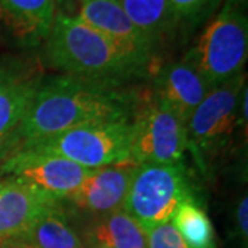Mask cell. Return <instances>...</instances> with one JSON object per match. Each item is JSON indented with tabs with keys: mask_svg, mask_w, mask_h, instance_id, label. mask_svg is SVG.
<instances>
[{
	"mask_svg": "<svg viewBox=\"0 0 248 248\" xmlns=\"http://www.w3.org/2000/svg\"><path fill=\"white\" fill-rule=\"evenodd\" d=\"M21 148H22V140L17 133V130L0 137V167L10 156H13Z\"/></svg>",
	"mask_w": 248,
	"mask_h": 248,
	"instance_id": "7402d4cb",
	"label": "cell"
},
{
	"mask_svg": "<svg viewBox=\"0 0 248 248\" xmlns=\"http://www.w3.org/2000/svg\"><path fill=\"white\" fill-rule=\"evenodd\" d=\"M145 231L148 248H187L171 221L145 228Z\"/></svg>",
	"mask_w": 248,
	"mask_h": 248,
	"instance_id": "ffe728a7",
	"label": "cell"
},
{
	"mask_svg": "<svg viewBox=\"0 0 248 248\" xmlns=\"http://www.w3.org/2000/svg\"><path fill=\"white\" fill-rule=\"evenodd\" d=\"M137 102L119 81L66 73L43 78L17 133L24 145L80 125L131 120Z\"/></svg>",
	"mask_w": 248,
	"mask_h": 248,
	"instance_id": "6da1fadb",
	"label": "cell"
},
{
	"mask_svg": "<svg viewBox=\"0 0 248 248\" xmlns=\"http://www.w3.org/2000/svg\"><path fill=\"white\" fill-rule=\"evenodd\" d=\"M133 120L87 124L48 138L24 143L22 148L68 159L90 170L130 161Z\"/></svg>",
	"mask_w": 248,
	"mask_h": 248,
	"instance_id": "277c9868",
	"label": "cell"
},
{
	"mask_svg": "<svg viewBox=\"0 0 248 248\" xmlns=\"http://www.w3.org/2000/svg\"><path fill=\"white\" fill-rule=\"evenodd\" d=\"M137 164L133 160L91 171L71 195L61 199L73 211L84 217H101L124 207Z\"/></svg>",
	"mask_w": 248,
	"mask_h": 248,
	"instance_id": "9c48e42d",
	"label": "cell"
},
{
	"mask_svg": "<svg viewBox=\"0 0 248 248\" xmlns=\"http://www.w3.org/2000/svg\"><path fill=\"white\" fill-rule=\"evenodd\" d=\"M171 223L187 248H217L213 222L196 200L181 204L172 215Z\"/></svg>",
	"mask_w": 248,
	"mask_h": 248,
	"instance_id": "ac0fdd59",
	"label": "cell"
},
{
	"mask_svg": "<svg viewBox=\"0 0 248 248\" xmlns=\"http://www.w3.org/2000/svg\"><path fill=\"white\" fill-rule=\"evenodd\" d=\"M93 170L55 155L21 148L0 167V177L27 184L61 200L79 187Z\"/></svg>",
	"mask_w": 248,
	"mask_h": 248,
	"instance_id": "ba28073f",
	"label": "cell"
},
{
	"mask_svg": "<svg viewBox=\"0 0 248 248\" xmlns=\"http://www.w3.org/2000/svg\"><path fill=\"white\" fill-rule=\"evenodd\" d=\"M124 13L157 51L169 37L175 35L169 0H119Z\"/></svg>",
	"mask_w": 248,
	"mask_h": 248,
	"instance_id": "e0dca14e",
	"label": "cell"
},
{
	"mask_svg": "<svg viewBox=\"0 0 248 248\" xmlns=\"http://www.w3.org/2000/svg\"><path fill=\"white\" fill-rule=\"evenodd\" d=\"M45 61L53 69L122 83L146 71V62L75 16L57 13L45 40Z\"/></svg>",
	"mask_w": 248,
	"mask_h": 248,
	"instance_id": "7a4b0ae2",
	"label": "cell"
},
{
	"mask_svg": "<svg viewBox=\"0 0 248 248\" xmlns=\"http://www.w3.org/2000/svg\"><path fill=\"white\" fill-rule=\"evenodd\" d=\"M246 72L210 90L187 119V149L196 159H208L231 141L239 122V108L246 89Z\"/></svg>",
	"mask_w": 248,
	"mask_h": 248,
	"instance_id": "8992f818",
	"label": "cell"
},
{
	"mask_svg": "<svg viewBox=\"0 0 248 248\" xmlns=\"http://www.w3.org/2000/svg\"><path fill=\"white\" fill-rule=\"evenodd\" d=\"M234 233L239 237L240 244L247 248L248 243V197L244 193L240 197L239 203L234 208Z\"/></svg>",
	"mask_w": 248,
	"mask_h": 248,
	"instance_id": "44dd1931",
	"label": "cell"
},
{
	"mask_svg": "<svg viewBox=\"0 0 248 248\" xmlns=\"http://www.w3.org/2000/svg\"><path fill=\"white\" fill-rule=\"evenodd\" d=\"M42 79L32 61L0 57V137L17 130Z\"/></svg>",
	"mask_w": 248,
	"mask_h": 248,
	"instance_id": "30bf717a",
	"label": "cell"
},
{
	"mask_svg": "<svg viewBox=\"0 0 248 248\" xmlns=\"http://www.w3.org/2000/svg\"><path fill=\"white\" fill-rule=\"evenodd\" d=\"M80 237L86 248H148L145 228L124 208L93 218Z\"/></svg>",
	"mask_w": 248,
	"mask_h": 248,
	"instance_id": "9a60e30c",
	"label": "cell"
},
{
	"mask_svg": "<svg viewBox=\"0 0 248 248\" xmlns=\"http://www.w3.org/2000/svg\"><path fill=\"white\" fill-rule=\"evenodd\" d=\"M223 0H169L175 33L192 32L218 11Z\"/></svg>",
	"mask_w": 248,
	"mask_h": 248,
	"instance_id": "d6986e66",
	"label": "cell"
},
{
	"mask_svg": "<svg viewBox=\"0 0 248 248\" xmlns=\"http://www.w3.org/2000/svg\"><path fill=\"white\" fill-rule=\"evenodd\" d=\"M57 0H0V22L18 43H45L55 18Z\"/></svg>",
	"mask_w": 248,
	"mask_h": 248,
	"instance_id": "5bb4252c",
	"label": "cell"
},
{
	"mask_svg": "<svg viewBox=\"0 0 248 248\" xmlns=\"http://www.w3.org/2000/svg\"><path fill=\"white\" fill-rule=\"evenodd\" d=\"M210 90L203 78L182 60L163 65L155 78V98L185 124Z\"/></svg>",
	"mask_w": 248,
	"mask_h": 248,
	"instance_id": "4fadbf2b",
	"label": "cell"
},
{
	"mask_svg": "<svg viewBox=\"0 0 248 248\" xmlns=\"http://www.w3.org/2000/svg\"><path fill=\"white\" fill-rule=\"evenodd\" d=\"M57 1H65V0H57ZM76 1H79L80 3V1H83V0H76Z\"/></svg>",
	"mask_w": 248,
	"mask_h": 248,
	"instance_id": "cb8c5ba5",
	"label": "cell"
},
{
	"mask_svg": "<svg viewBox=\"0 0 248 248\" xmlns=\"http://www.w3.org/2000/svg\"><path fill=\"white\" fill-rule=\"evenodd\" d=\"M247 57V0H223L182 61L214 89L241 75Z\"/></svg>",
	"mask_w": 248,
	"mask_h": 248,
	"instance_id": "3957f363",
	"label": "cell"
},
{
	"mask_svg": "<svg viewBox=\"0 0 248 248\" xmlns=\"http://www.w3.org/2000/svg\"><path fill=\"white\" fill-rule=\"evenodd\" d=\"M0 248H36L31 244H27L24 241H11V243H7L4 246H0Z\"/></svg>",
	"mask_w": 248,
	"mask_h": 248,
	"instance_id": "603a6c76",
	"label": "cell"
},
{
	"mask_svg": "<svg viewBox=\"0 0 248 248\" xmlns=\"http://www.w3.org/2000/svg\"><path fill=\"white\" fill-rule=\"evenodd\" d=\"M102 35L133 53L146 63L155 57V48L127 17L119 0H83L75 16Z\"/></svg>",
	"mask_w": 248,
	"mask_h": 248,
	"instance_id": "8fae6325",
	"label": "cell"
},
{
	"mask_svg": "<svg viewBox=\"0 0 248 248\" xmlns=\"http://www.w3.org/2000/svg\"><path fill=\"white\" fill-rule=\"evenodd\" d=\"M57 202L58 199L33 186L0 181V246L22 237L37 217Z\"/></svg>",
	"mask_w": 248,
	"mask_h": 248,
	"instance_id": "7c38bea8",
	"label": "cell"
},
{
	"mask_svg": "<svg viewBox=\"0 0 248 248\" xmlns=\"http://www.w3.org/2000/svg\"><path fill=\"white\" fill-rule=\"evenodd\" d=\"M186 149L185 123L156 98L135 115L130 146L135 164H182Z\"/></svg>",
	"mask_w": 248,
	"mask_h": 248,
	"instance_id": "52a82bcc",
	"label": "cell"
},
{
	"mask_svg": "<svg viewBox=\"0 0 248 248\" xmlns=\"http://www.w3.org/2000/svg\"><path fill=\"white\" fill-rule=\"evenodd\" d=\"M16 241H24L36 248H86L60 200L40 214L22 237Z\"/></svg>",
	"mask_w": 248,
	"mask_h": 248,
	"instance_id": "2e32d148",
	"label": "cell"
},
{
	"mask_svg": "<svg viewBox=\"0 0 248 248\" xmlns=\"http://www.w3.org/2000/svg\"><path fill=\"white\" fill-rule=\"evenodd\" d=\"M195 200L182 164H137L124 210L143 228L171 221L177 208Z\"/></svg>",
	"mask_w": 248,
	"mask_h": 248,
	"instance_id": "5b68a950",
	"label": "cell"
}]
</instances>
